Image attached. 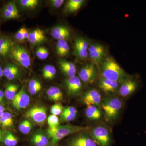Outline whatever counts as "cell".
I'll return each instance as SVG.
<instances>
[{
  "mask_svg": "<svg viewBox=\"0 0 146 146\" xmlns=\"http://www.w3.org/2000/svg\"><path fill=\"white\" fill-rule=\"evenodd\" d=\"M20 3L21 5L25 8L34 9L38 5L39 1L37 0H21Z\"/></svg>",
  "mask_w": 146,
  "mask_h": 146,
  "instance_id": "31",
  "label": "cell"
},
{
  "mask_svg": "<svg viewBox=\"0 0 146 146\" xmlns=\"http://www.w3.org/2000/svg\"><path fill=\"white\" fill-rule=\"evenodd\" d=\"M76 115L67 114L62 112L60 115V121L62 122H69L74 120Z\"/></svg>",
  "mask_w": 146,
  "mask_h": 146,
  "instance_id": "34",
  "label": "cell"
},
{
  "mask_svg": "<svg viewBox=\"0 0 146 146\" xmlns=\"http://www.w3.org/2000/svg\"><path fill=\"white\" fill-rule=\"evenodd\" d=\"M25 116L38 125H43L47 119L46 108L42 106H35L27 111Z\"/></svg>",
  "mask_w": 146,
  "mask_h": 146,
  "instance_id": "6",
  "label": "cell"
},
{
  "mask_svg": "<svg viewBox=\"0 0 146 146\" xmlns=\"http://www.w3.org/2000/svg\"><path fill=\"white\" fill-rule=\"evenodd\" d=\"M62 112L67 113V114L76 115L77 113V110L75 108L73 107V106H67V107L64 108Z\"/></svg>",
  "mask_w": 146,
  "mask_h": 146,
  "instance_id": "38",
  "label": "cell"
},
{
  "mask_svg": "<svg viewBox=\"0 0 146 146\" xmlns=\"http://www.w3.org/2000/svg\"><path fill=\"white\" fill-rule=\"evenodd\" d=\"M3 142L6 146H16L18 140L13 133L9 131H5L3 133Z\"/></svg>",
  "mask_w": 146,
  "mask_h": 146,
  "instance_id": "24",
  "label": "cell"
},
{
  "mask_svg": "<svg viewBox=\"0 0 146 146\" xmlns=\"http://www.w3.org/2000/svg\"><path fill=\"white\" fill-rule=\"evenodd\" d=\"M4 10L7 11L11 13H15V14H19V11L15 4L13 2H9L6 5Z\"/></svg>",
  "mask_w": 146,
  "mask_h": 146,
  "instance_id": "35",
  "label": "cell"
},
{
  "mask_svg": "<svg viewBox=\"0 0 146 146\" xmlns=\"http://www.w3.org/2000/svg\"><path fill=\"white\" fill-rule=\"evenodd\" d=\"M64 2V0H52L50 1L51 5L54 8H56L60 7Z\"/></svg>",
  "mask_w": 146,
  "mask_h": 146,
  "instance_id": "40",
  "label": "cell"
},
{
  "mask_svg": "<svg viewBox=\"0 0 146 146\" xmlns=\"http://www.w3.org/2000/svg\"><path fill=\"white\" fill-rule=\"evenodd\" d=\"M47 146H55V145H48Z\"/></svg>",
  "mask_w": 146,
  "mask_h": 146,
  "instance_id": "49",
  "label": "cell"
},
{
  "mask_svg": "<svg viewBox=\"0 0 146 146\" xmlns=\"http://www.w3.org/2000/svg\"><path fill=\"white\" fill-rule=\"evenodd\" d=\"M102 112L98 106H90L86 107L85 115L86 118L90 121H97L102 117Z\"/></svg>",
  "mask_w": 146,
  "mask_h": 146,
  "instance_id": "18",
  "label": "cell"
},
{
  "mask_svg": "<svg viewBox=\"0 0 146 146\" xmlns=\"http://www.w3.org/2000/svg\"><path fill=\"white\" fill-rule=\"evenodd\" d=\"M59 65L61 71L69 78L75 76L76 72L75 65L65 60L61 59L59 60Z\"/></svg>",
  "mask_w": 146,
  "mask_h": 146,
  "instance_id": "17",
  "label": "cell"
},
{
  "mask_svg": "<svg viewBox=\"0 0 146 146\" xmlns=\"http://www.w3.org/2000/svg\"><path fill=\"white\" fill-rule=\"evenodd\" d=\"M101 70L103 78L117 81L119 83H121L130 76L111 57L105 59L102 64Z\"/></svg>",
  "mask_w": 146,
  "mask_h": 146,
  "instance_id": "1",
  "label": "cell"
},
{
  "mask_svg": "<svg viewBox=\"0 0 146 146\" xmlns=\"http://www.w3.org/2000/svg\"><path fill=\"white\" fill-rule=\"evenodd\" d=\"M4 96V93L2 91L0 90V102L2 101Z\"/></svg>",
  "mask_w": 146,
  "mask_h": 146,
  "instance_id": "44",
  "label": "cell"
},
{
  "mask_svg": "<svg viewBox=\"0 0 146 146\" xmlns=\"http://www.w3.org/2000/svg\"><path fill=\"white\" fill-rule=\"evenodd\" d=\"M30 98L24 88H21L11 101L12 106L18 110L24 109L29 104Z\"/></svg>",
  "mask_w": 146,
  "mask_h": 146,
  "instance_id": "13",
  "label": "cell"
},
{
  "mask_svg": "<svg viewBox=\"0 0 146 146\" xmlns=\"http://www.w3.org/2000/svg\"><path fill=\"white\" fill-rule=\"evenodd\" d=\"M0 123L4 128H10L13 126V119L12 115L8 112H4L0 117Z\"/></svg>",
  "mask_w": 146,
  "mask_h": 146,
  "instance_id": "26",
  "label": "cell"
},
{
  "mask_svg": "<svg viewBox=\"0 0 146 146\" xmlns=\"http://www.w3.org/2000/svg\"><path fill=\"white\" fill-rule=\"evenodd\" d=\"M85 2L84 0H70L65 6V9L68 12L73 13L77 11Z\"/></svg>",
  "mask_w": 146,
  "mask_h": 146,
  "instance_id": "23",
  "label": "cell"
},
{
  "mask_svg": "<svg viewBox=\"0 0 146 146\" xmlns=\"http://www.w3.org/2000/svg\"><path fill=\"white\" fill-rule=\"evenodd\" d=\"M82 100L86 106H99L102 103V96L96 89H91L84 95Z\"/></svg>",
  "mask_w": 146,
  "mask_h": 146,
  "instance_id": "11",
  "label": "cell"
},
{
  "mask_svg": "<svg viewBox=\"0 0 146 146\" xmlns=\"http://www.w3.org/2000/svg\"><path fill=\"white\" fill-rule=\"evenodd\" d=\"M3 141V133L0 130V143Z\"/></svg>",
  "mask_w": 146,
  "mask_h": 146,
  "instance_id": "45",
  "label": "cell"
},
{
  "mask_svg": "<svg viewBox=\"0 0 146 146\" xmlns=\"http://www.w3.org/2000/svg\"><path fill=\"white\" fill-rule=\"evenodd\" d=\"M29 33L28 31L24 27L23 28V35L24 39H27L28 37Z\"/></svg>",
  "mask_w": 146,
  "mask_h": 146,
  "instance_id": "43",
  "label": "cell"
},
{
  "mask_svg": "<svg viewBox=\"0 0 146 146\" xmlns=\"http://www.w3.org/2000/svg\"><path fill=\"white\" fill-rule=\"evenodd\" d=\"M23 28L24 27L21 28L15 34V38L20 41H23L25 39L23 35Z\"/></svg>",
  "mask_w": 146,
  "mask_h": 146,
  "instance_id": "41",
  "label": "cell"
},
{
  "mask_svg": "<svg viewBox=\"0 0 146 146\" xmlns=\"http://www.w3.org/2000/svg\"><path fill=\"white\" fill-rule=\"evenodd\" d=\"M18 67H16L15 65H9L8 66L6 67L3 70V75L5 77H7L12 72L17 69Z\"/></svg>",
  "mask_w": 146,
  "mask_h": 146,
  "instance_id": "37",
  "label": "cell"
},
{
  "mask_svg": "<svg viewBox=\"0 0 146 146\" xmlns=\"http://www.w3.org/2000/svg\"><path fill=\"white\" fill-rule=\"evenodd\" d=\"M5 108L3 106L0 105V112H4Z\"/></svg>",
  "mask_w": 146,
  "mask_h": 146,
  "instance_id": "46",
  "label": "cell"
},
{
  "mask_svg": "<svg viewBox=\"0 0 146 146\" xmlns=\"http://www.w3.org/2000/svg\"><path fill=\"white\" fill-rule=\"evenodd\" d=\"M79 78L84 83H93L97 77V71L94 63H88L83 66L78 74Z\"/></svg>",
  "mask_w": 146,
  "mask_h": 146,
  "instance_id": "8",
  "label": "cell"
},
{
  "mask_svg": "<svg viewBox=\"0 0 146 146\" xmlns=\"http://www.w3.org/2000/svg\"><path fill=\"white\" fill-rule=\"evenodd\" d=\"M47 119L49 128H52L56 127L60 125V119L57 116L53 115H50Z\"/></svg>",
  "mask_w": 146,
  "mask_h": 146,
  "instance_id": "32",
  "label": "cell"
},
{
  "mask_svg": "<svg viewBox=\"0 0 146 146\" xmlns=\"http://www.w3.org/2000/svg\"><path fill=\"white\" fill-rule=\"evenodd\" d=\"M40 87H42L41 82L36 79H33L31 80L29 82L28 86L29 90L35 89V88Z\"/></svg>",
  "mask_w": 146,
  "mask_h": 146,
  "instance_id": "36",
  "label": "cell"
},
{
  "mask_svg": "<svg viewBox=\"0 0 146 146\" xmlns=\"http://www.w3.org/2000/svg\"><path fill=\"white\" fill-rule=\"evenodd\" d=\"M51 34L52 37L56 40H66L70 37V33L67 27L58 26L52 29Z\"/></svg>",
  "mask_w": 146,
  "mask_h": 146,
  "instance_id": "16",
  "label": "cell"
},
{
  "mask_svg": "<svg viewBox=\"0 0 146 146\" xmlns=\"http://www.w3.org/2000/svg\"><path fill=\"white\" fill-rule=\"evenodd\" d=\"M1 65H0V70H1Z\"/></svg>",
  "mask_w": 146,
  "mask_h": 146,
  "instance_id": "48",
  "label": "cell"
},
{
  "mask_svg": "<svg viewBox=\"0 0 146 146\" xmlns=\"http://www.w3.org/2000/svg\"><path fill=\"white\" fill-rule=\"evenodd\" d=\"M89 129V127H88L70 124L59 125L56 127L52 128H48L47 130V133L51 139V143L53 144H55L66 136L79 132L86 131Z\"/></svg>",
  "mask_w": 146,
  "mask_h": 146,
  "instance_id": "2",
  "label": "cell"
},
{
  "mask_svg": "<svg viewBox=\"0 0 146 146\" xmlns=\"http://www.w3.org/2000/svg\"><path fill=\"white\" fill-rule=\"evenodd\" d=\"M119 84L117 82L103 78L99 81L98 86L104 92L113 93L119 89Z\"/></svg>",
  "mask_w": 146,
  "mask_h": 146,
  "instance_id": "15",
  "label": "cell"
},
{
  "mask_svg": "<svg viewBox=\"0 0 146 146\" xmlns=\"http://www.w3.org/2000/svg\"><path fill=\"white\" fill-rule=\"evenodd\" d=\"M0 124H1V123H0Z\"/></svg>",
  "mask_w": 146,
  "mask_h": 146,
  "instance_id": "50",
  "label": "cell"
},
{
  "mask_svg": "<svg viewBox=\"0 0 146 146\" xmlns=\"http://www.w3.org/2000/svg\"><path fill=\"white\" fill-rule=\"evenodd\" d=\"M13 58L21 66L28 68L31 65V59L28 52L22 46L15 45L11 50Z\"/></svg>",
  "mask_w": 146,
  "mask_h": 146,
  "instance_id": "5",
  "label": "cell"
},
{
  "mask_svg": "<svg viewBox=\"0 0 146 146\" xmlns=\"http://www.w3.org/2000/svg\"><path fill=\"white\" fill-rule=\"evenodd\" d=\"M105 54V50L102 45L99 44L91 45L88 48V55L94 64H98L102 60Z\"/></svg>",
  "mask_w": 146,
  "mask_h": 146,
  "instance_id": "10",
  "label": "cell"
},
{
  "mask_svg": "<svg viewBox=\"0 0 146 146\" xmlns=\"http://www.w3.org/2000/svg\"><path fill=\"white\" fill-rule=\"evenodd\" d=\"M18 72H19V69L18 68H17L16 70L13 71V72L9 74L6 78L9 80H13L18 75Z\"/></svg>",
  "mask_w": 146,
  "mask_h": 146,
  "instance_id": "42",
  "label": "cell"
},
{
  "mask_svg": "<svg viewBox=\"0 0 146 146\" xmlns=\"http://www.w3.org/2000/svg\"><path fill=\"white\" fill-rule=\"evenodd\" d=\"M3 15L4 17L7 19H15L19 17V15L11 13L5 10H4Z\"/></svg>",
  "mask_w": 146,
  "mask_h": 146,
  "instance_id": "39",
  "label": "cell"
},
{
  "mask_svg": "<svg viewBox=\"0 0 146 146\" xmlns=\"http://www.w3.org/2000/svg\"><path fill=\"white\" fill-rule=\"evenodd\" d=\"M46 94L49 99L54 102H58L63 99V94L60 89L56 86L50 87L47 90Z\"/></svg>",
  "mask_w": 146,
  "mask_h": 146,
  "instance_id": "20",
  "label": "cell"
},
{
  "mask_svg": "<svg viewBox=\"0 0 146 146\" xmlns=\"http://www.w3.org/2000/svg\"><path fill=\"white\" fill-rule=\"evenodd\" d=\"M13 47L10 40L5 38H0V55L5 56Z\"/></svg>",
  "mask_w": 146,
  "mask_h": 146,
  "instance_id": "25",
  "label": "cell"
},
{
  "mask_svg": "<svg viewBox=\"0 0 146 146\" xmlns=\"http://www.w3.org/2000/svg\"><path fill=\"white\" fill-rule=\"evenodd\" d=\"M63 106L59 103L54 104L50 108V112L52 115L58 116L60 115L63 112Z\"/></svg>",
  "mask_w": 146,
  "mask_h": 146,
  "instance_id": "33",
  "label": "cell"
},
{
  "mask_svg": "<svg viewBox=\"0 0 146 146\" xmlns=\"http://www.w3.org/2000/svg\"><path fill=\"white\" fill-rule=\"evenodd\" d=\"M89 44L87 40L81 37L76 38L74 44V54L78 58L84 59L88 56Z\"/></svg>",
  "mask_w": 146,
  "mask_h": 146,
  "instance_id": "9",
  "label": "cell"
},
{
  "mask_svg": "<svg viewBox=\"0 0 146 146\" xmlns=\"http://www.w3.org/2000/svg\"><path fill=\"white\" fill-rule=\"evenodd\" d=\"M33 125L31 122L28 120L22 121L18 126V129L24 134H28L32 129Z\"/></svg>",
  "mask_w": 146,
  "mask_h": 146,
  "instance_id": "29",
  "label": "cell"
},
{
  "mask_svg": "<svg viewBox=\"0 0 146 146\" xmlns=\"http://www.w3.org/2000/svg\"><path fill=\"white\" fill-rule=\"evenodd\" d=\"M3 70L2 69L0 70V78H1L3 76Z\"/></svg>",
  "mask_w": 146,
  "mask_h": 146,
  "instance_id": "47",
  "label": "cell"
},
{
  "mask_svg": "<svg viewBox=\"0 0 146 146\" xmlns=\"http://www.w3.org/2000/svg\"><path fill=\"white\" fill-rule=\"evenodd\" d=\"M36 55L39 59L44 60L48 57L49 53L48 49L45 47H40L36 50Z\"/></svg>",
  "mask_w": 146,
  "mask_h": 146,
  "instance_id": "30",
  "label": "cell"
},
{
  "mask_svg": "<svg viewBox=\"0 0 146 146\" xmlns=\"http://www.w3.org/2000/svg\"><path fill=\"white\" fill-rule=\"evenodd\" d=\"M101 106L106 121L113 122L119 115L122 108V102L117 97H111L102 102Z\"/></svg>",
  "mask_w": 146,
  "mask_h": 146,
  "instance_id": "3",
  "label": "cell"
},
{
  "mask_svg": "<svg viewBox=\"0 0 146 146\" xmlns=\"http://www.w3.org/2000/svg\"><path fill=\"white\" fill-rule=\"evenodd\" d=\"M69 146H98L89 135L82 133L72 138L68 143Z\"/></svg>",
  "mask_w": 146,
  "mask_h": 146,
  "instance_id": "12",
  "label": "cell"
},
{
  "mask_svg": "<svg viewBox=\"0 0 146 146\" xmlns=\"http://www.w3.org/2000/svg\"><path fill=\"white\" fill-rule=\"evenodd\" d=\"M56 73V69L52 65H45L42 70V75L45 79L52 80L54 78Z\"/></svg>",
  "mask_w": 146,
  "mask_h": 146,
  "instance_id": "27",
  "label": "cell"
},
{
  "mask_svg": "<svg viewBox=\"0 0 146 146\" xmlns=\"http://www.w3.org/2000/svg\"><path fill=\"white\" fill-rule=\"evenodd\" d=\"M45 39L44 31L41 29H37L29 33L27 40L31 44H36L44 42Z\"/></svg>",
  "mask_w": 146,
  "mask_h": 146,
  "instance_id": "19",
  "label": "cell"
},
{
  "mask_svg": "<svg viewBox=\"0 0 146 146\" xmlns=\"http://www.w3.org/2000/svg\"><path fill=\"white\" fill-rule=\"evenodd\" d=\"M31 141L35 146H47L49 143L46 136L41 133H35L32 136Z\"/></svg>",
  "mask_w": 146,
  "mask_h": 146,
  "instance_id": "22",
  "label": "cell"
},
{
  "mask_svg": "<svg viewBox=\"0 0 146 146\" xmlns=\"http://www.w3.org/2000/svg\"><path fill=\"white\" fill-rule=\"evenodd\" d=\"M66 89L68 94L71 96H75L79 94L82 89V84L79 78L75 76L69 78L65 81Z\"/></svg>",
  "mask_w": 146,
  "mask_h": 146,
  "instance_id": "14",
  "label": "cell"
},
{
  "mask_svg": "<svg viewBox=\"0 0 146 146\" xmlns=\"http://www.w3.org/2000/svg\"><path fill=\"white\" fill-rule=\"evenodd\" d=\"M139 86V82L136 76H129L121 83L119 93L123 97L130 96L136 92Z\"/></svg>",
  "mask_w": 146,
  "mask_h": 146,
  "instance_id": "7",
  "label": "cell"
},
{
  "mask_svg": "<svg viewBox=\"0 0 146 146\" xmlns=\"http://www.w3.org/2000/svg\"><path fill=\"white\" fill-rule=\"evenodd\" d=\"M89 134L98 146H110L112 143L111 133L106 126H97L91 129Z\"/></svg>",
  "mask_w": 146,
  "mask_h": 146,
  "instance_id": "4",
  "label": "cell"
},
{
  "mask_svg": "<svg viewBox=\"0 0 146 146\" xmlns=\"http://www.w3.org/2000/svg\"><path fill=\"white\" fill-rule=\"evenodd\" d=\"M18 90V86L15 84H10L7 86L4 95L7 100L12 101L13 99Z\"/></svg>",
  "mask_w": 146,
  "mask_h": 146,
  "instance_id": "28",
  "label": "cell"
},
{
  "mask_svg": "<svg viewBox=\"0 0 146 146\" xmlns=\"http://www.w3.org/2000/svg\"><path fill=\"white\" fill-rule=\"evenodd\" d=\"M56 50L57 54L59 56L61 57H65L68 55L70 52V46L66 40H58Z\"/></svg>",
  "mask_w": 146,
  "mask_h": 146,
  "instance_id": "21",
  "label": "cell"
}]
</instances>
